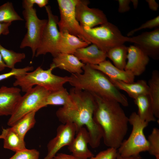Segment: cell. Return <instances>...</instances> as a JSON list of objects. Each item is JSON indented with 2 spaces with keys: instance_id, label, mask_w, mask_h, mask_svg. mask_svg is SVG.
<instances>
[{
  "instance_id": "6da1fadb",
  "label": "cell",
  "mask_w": 159,
  "mask_h": 159,
  "mask_svg": "<svg viewBox=\"0 0 159 159\" xmlns=\"http://www.w3.org/2000/svg\"><path fill=\"white\" fill-rule=\"evenodd\" d=\"M69 93L71 102L58 109L56 112L57 117L62 124H74L77 131L85 127L89 136L90 146L93 148H97L102 138L103 132L93 118L96 107L94 96L86 91L74 87L70 89Z\"/></svg>"
},
{
  "instance_id": "7a4b0ae2",
  "label": "cell",
  "mask_w": 159,
  "mask_h": 159,
  "mask_svg": "<svg viewBox=\"0 0 159 159\" xmlns=\"http://www.w3.org/2000/svg\"><path fill=\"white\" fill-rule=\"evenodd\" d=\"M92 95L96 102L93 118L102 129L104 143L117 150L127 132L128 117L118 102Z\"/></svg>"
},
{
  "instance_id": "3957f363",
  "label": "cell",
  "mask_w": 159,
  "mask_h": 159,
  "mask_svg": "<svg viewBox=\"0 0 159 159\" xmlns=\"http://www.w3.org/2000/svg\"><path fill=\"white\" fill-rule=\"evenodd\" d=\"M82 69V74H72L69 77V82L73 87L117 102L125 107L128 105L126 97L105 75L88 64H85Z\"/></svg>"
},
{
  "instance_id": "277c9868",
  "label": "cell",
  "mask_w": 159,
  "mask_h": 159,
  "mask_svg": "<svg viewBox=\"0 0 159 159\" xmlns=\"http://www.w3.org/2000/svg\"><path fill=\"white\" fill-rule=\"evenodd\" d=\"M54 69L51 66L46 70L39 67L33 71L27 72L22 76L14 77L16 80L13 86H19L21 90L25 92L36 85L43 87L50 92L59 90L63 87L65 83L69 82L70 77L53 74L52 71Z\"/></svg>"
},
{
  "instance_id": "5b68a950",
  "label": "cell",
  "mask_w": 159,
  "mask_h": 159,
  "mask_svg": "<svg viewBox=\"0 0 159 159\" xmlns=\"http://www.w3.org/2000/svg\"><path fill=\"white\" fill-rule=\"evenodd\" d=\"M82 28L86 42L106 52L129 41V37L123 36L117 26L108 21L98 26Z\"/></svg>"
},
{
  "instance_id": "8992f818",
  "label": "cell",
  "mask_w": 159,
  "mask_h": 159,
  "mask_svg": "<svg viewBox=\"0 0 159 159\" xmlns=\"http://www.w3.org/2000/svg\"><path fill=\"white\" fill-rule=\"evenodd\" d=\"M128 119L129 123L132 126L131 132L117 149L118 153L123 157L139 155L141 152L148 151L149 149L144 132L148 123L141 120L135 112H132Z\"/></svg>"
},
{
  "instance_id": "52a82bcc",
  "label": "cell",
  "mask_w": 159,
  "mask_h": 159,
  "mask_svg": "<svg viewBox=\"0 0 159 159\" xmlns=\"http://www.w3.org/2000/svg\"><path fill=\"white\" fill-rule=\"evenodd\" d=\"M50 92L44 87L39 85L34 87L21 96L13 114L7 122L12 127L27 114L37 112L46 107V101Z\"/></svg>"
},
{
  "instance_id": "ba28073f",
  "label": "cell",
  "mask_w": 159,
  "mask_h": 159,
  "mask_svg": "<svg viewBox=\"0 0 159 159\" xmlns=\"http://www.w3.org/2000/svg\"><path fill=\"white\" fill-rule=\"evenodd\" d=\"M22 7L24 9L22 14L26 21L25 27L27 32L21 43L20 48L23 49L29 47L33 58L35 56L48 20L39 19L35 8L29 6L24 0Z\"/></svg>"
},
{
  "instance_id": "9c48e42d",
  "label": "cell",
  "mask_w": 159,
  "mask_h": 159,
  "mask_svg": "<svg viewBox=\"0 0 159 159\" xmlns=\"http://www.w3.org/2000/svg\"><path fill=\"white\" fill-rule=\"evenodd\" d=\"M48 19L35 56L50 53L54 57L58 54V45L60 32L57 28L58 17L54 14L50 6H45Z\"/></svg>"
},
{
  "instance_id": "30bf717a",
  "label": "cell",
  "mask_w": 159,
  "mask_h": 159,
  "mask_svg": "<svg viewBox=\"0 0 159 159\" xmlns=\"http://www.w3.org/2000/svg\"><path fill=\"white\" fill-rule=\"evenodd\" d=\"M57 1L60 14V19L58 23L59 32H67L86 42L82 27L76 17L75 7L77 0H57Z\"/></svg>"
},
{
  "instance_id": "8fae6325",
  "label": "cell",
  "mask_w": 159,
  "mask_h": 159,
  "mask_svg": "<svg viewBox=\"0 0 159 159\" xmlns=\"http://www.w3.org/2000/svg\"><path fill=\"white\" fill-rule=\"evenodd\" d=\"M90 1L77 0L75 7L76 19L82 27L92 28L108 22L106 15L101 10L90 8Z\"/></svg>"
},
{
  "instance_id": "7c38bea8",
  "label": "cell",
  "mask_w": 159,
  "mask_h": 159,
  "mask_svg": "<svg viewBox=\"0 0 159 159\" xmlns=\"http://www.w3.org/2000/svg\"><path fill=\"white\" fill-rule=\"evenodd\" d=\"M77 132L76 127L72 123H62L59 125L56 136L47 145V153L43 159H52L62 148L68 146L71 143Z\"/></svg>"
},
{
  "instance_id": "4fadbf2b",
  "label": "cell",
  "mask_w": 159,
  "mask_h": 159,
  "mask_svg": "<svg viewBox=\"0 0 159 159\" xmlns=\"http://www.w3.org/2000/svg\"><path fill=\"white\" fill-rule=\"evenodd\" d=\"M128 42L132 43L146 54L154 60L159 58V28L130 37Z\"/></svg>"
},
{
  "instance_id": "5bb4252c",
  "label": "cell",
  "mask_w": 159,
  "mask_h": 159,
  "mask_svg": "<svg viewBox=\"0 0 159 159\" xmlns=\"http://www.w3.org/2000/svg\"><path fill=\"white\" fill-rule=\"evenodd\" d=\"M127 60L124 70L138 76L145 71L149 57L138 48L131 45L128 47Z\"/></svg>"
},
{
  "instance_id": "9a60e30c",
  "label": "cell",
  "mask_w": 159,
  "mask_h": 159,
  "mask_svg": "<svg viewBox=\"0 0 159 159\" xmlns=\"http://www.w3.org/2000/svg\"><path fill=\"white\" fill-rule=\"evenodd\" d=\"M21 89L3 86L0 88V116L11 115L21 97Z\"/></svg>"
},
{
  "instance_id": "2e32d148",
  "label": "cell",
  "mask_w": 159,
  "mask_h": 159,
  "mask_svg": "<svg viewBox=\"0 0 159 159\" xmlns=\"http://www.w3.org/2000/svg\"><path fill=\"white\" fill-rule=\"evenodd\" d=\"M68 149L72 154L78 159H89L94 156L89 149L90 139L88 131L85 127L80 128Z\"/></svg>"
},
{
  "instance_id": "e0dca14e",
  "label": "cell",
  "mask_w": 159,
  "mask_h": 159,
  "mask_svg": "<svg viewBox=\"0 0 159 159\" xmlns=\"http://www.w3.org/2000/svg\"><path fill=\"white\" fill-rule=\"evenodd\" d=\"M85 64L74 54L59 53L53 57L50 66L54 69L57 68L72 74H80L83 72L82 68Z\"/></svg>"
},
{
  "instance_id": "ac0fdd59",
  "label": "cell",
  "mask_w": 159,
  "mask_h": 159,
  "mask_svg": "<svg viewBox=\"0 0 159 159\" xmlns=\"http://www.w3.org/2000/svg\"><path fill=\"white\" fill-rule=\"evenodd\" d=\"M74 55L84 64L91 65L98 64L107 57L106 52L93 44L77 49Z\"/></svg>"
},
{
  "instance_id": "d6986e66",
  "label": "cell",
  "mask_w": 159,
  "mask_h": 159,
  "mask_svg": "<svg viewBox=\"0 0 159 159\" xmlns=\"http://www.w3.org/2000/svg\"><path fill=\"white\" fill-rule=\"evenodd\" d=\"M90 65L93 68L102 72L110 79L127 83L134 82V75L124 70L117 68L109 60H106L98 64Z\"/></svg>"
},
{
  "instance_id": "ffe728a7",
  "label": "cell",
  "mask_w": 159,
  "mask_h": 159,
  "mask_svg": "<svg viewBox=\"0 0 159 159\" xmlns=\"http://www.w3.org/2000/svg\"><path fill=\"white\" fill-rule=\"evenodd\" d=\"M60 33L58 48V54H74L77 49L87 47L90 44L67 32Z\"/></svg>"
},
{
  "instance_id": "44dd1931",
  "label": "cell",
  "mask_w": 159,
  "mask_h": 159,
  "mask_svg": "<svg viewBox=\"0 0 159 159\" xmlns=\"http://www.w3.org/2000/svg\"><path fill=\"white\" fill-rule=\"evenodd\" d=\"M110 80L118 89L125 91L130 97L134 100L140 96L149 95V86L146 82L144 80H140L135 82L127 83L120 80Z\"/></svg>"
},
{
  "instance_id": "7402d4cb",
  "label": "cell",
  "mask_w": 159,
  "mask_h": 159,
  "mask_svg": "<svg viewBox=\"0 0 159 159\" xmlns=\"http://www.w3.org/2000/svg\"><path fill=\"white\" fill-rule=\"evenodd\" d=\"M134 100L138 109V114L141 120L148 123L156 121L149 95L140 96Z\"/></svg>"
},
{
  "instance_id": "603a6c76",
  "label": "cell",
  "mask_w": 159,
  "mask_h": 159,
  "mask_svg": "<svg viewBox=\"0 0 159 159\" xmlns=\"http://www.w3.org/2000/svg\"><path fill=\"white\" fill-rule=\"evenodd\" d=\"M149 88V95L152 104L154 115L159 118V72L157 70L152 72L151 77L148 84Z\"/></svg>"
},
{
  "instance_id": "cb8c5ba5",
  "label": "cell",
  "mask_w": 159,
  "mask_h": 159,
  "mask_svg": "<svg viewBox=\"0 0 159 159\" xmlns=\"http://www.w3.org/2000/svg\"><path fill=\"white\" fill-rule=\"evenodd\" d=\"M3 147L15 152L26 149L24 139L14 131L11 127L4 129Z\"/></svg>"
},
{
  "instance_id": "d4e9b609",
  "label": "cell",
  "mask_w": 159,
  "mask_h": 159,
  "mask_svg": "<svg viewBox=\"0 0 159 159\" xmlns=\"http://www.w3.org/2000/svg\"><path fill=\"white\" fill-rule=\"evenodd\" d=\"M128 47L124 44L114 47L107 52V57L113 65L119 69L124 70L126 63Z\"/></svg>"
},
{
  "instance_id": "484cf974",
  "label": "cell",
  "mask_w": 159,
  "mask_h": 159,
  "mask_svg": "<svg viewBox=\"0 0 159 159\" xmlns=\"http://www.w3.org/2000/svg\"><path fill=\"white\" fill-rule=\"evenodd\" d=\"M36 111L30 112L21 118L11 127L21 137L24 139L26 133L33 127L36 123Z\"/></svg>"
},
{
  "instance_id": "4316f807",
  "label": "cell",
  "mask_w": 159,
  "mask_h": 159,
  "mask_svg": "<svg viewBox=\"0 0 159 159\" xmlns=\"http://www.w3.org/2000/svg\"><path fill=\"white\" fill-rule=\"evenodd\" d=\"M71 98L66 88L64 87L57 90L50 92L46 101V106L48 105L65 106L71 102Z\"/></svg>"
},
{
  "instance_id": "83f0119b",
  "label": "cell",
  "mask_w": 159,
  "mask_h": 159,
  "mask_svg": "<svg viewBox=\"0 0 159 159\" xmlns=\"http://www.w3.org/2000/svg\"><path fill=\"white\" fill-rule=\"evenodd\" d=\"M0 53L7 67L11 69L14 68L16 63L21 62L26 57L24 53H17L8 49L0 44Z\"/></svg>"
},
{
  "instance_id": "f1b7e54d",
  "label": "cell",
  "mask_w": 159,
  "mask_h": 159,
  "mask_svg": "<svg viewBox=\"0 0 159 159\" xmlns=\"http://www.w3.org/2000/svg\"><path fill=\"white\" fill-rule=\"evenodd\" d=\"M24 20L15 11L12 3L8 2L0 6V23Z\"/></svg>"
},
{
  "instance_id": "f546056e",
  "label": "cell",
  "mask_w": 159,
  "mask_h": 159,
  "mask_svg": "<svg viewBox=\"0 0 159 159\" xmlns=\"http://www.w3.org/2000/svg\"><path fill=\"white\" fill-rule=\"evenodd\" d=\"M149 144L148 151L155 158L159 157V130L154 128L147 139Z\"/></svg>"
},
{
  "instance_id": "4dcf8cb0",
  "label": "cell",
  "mask_w": 159,
  "mask_h": 159,
  "mask_svg": "<svg viewBox=\"0 0 159 159\" xmlns=\"http://www.w3.org/2000/svg\"><path fill=\"white\" fill-rule=\"evenodd\" d=\"M15 153L9 159H39V152L35 149L26 148Z\"/></svg>"
},
{
  "instance_id": "1f68e13d",
  "label": "cell",
  "mask_w": 159,
  "mask_h": 159,
  "mask_svg": "<svg viewBox=\"0 0 159 159\" xmlns=\"http://www.w3.org/2000/svg\"><path fill=\"white\" fill-rule=\"evenodd\" d=\"M34 67L32 66H28L21 68H14L9 72L0 74V82L13 76H22L26 73L32 71Z\"/></svg>"
},
{
  "instance_id": "d6a6232c",
  "label": "cell",
  "mask_w": 159,
  "mask_h": 159,
  "mask_svg": "<svg viewBox=\"0 0 159 159\" xmlns=\"http://www.w3.org/2000/svg\"><path fill=\"white\" fill-rule=\"evenodd\" d=\"M159 26V16L147 21L138 27L129 32L127 34L128 37L132 35L135 32L145 29H153L158 27Z\"/></svg>"
},
{
  "instance_id": "836d02e7",
  "label": "cell",
  "mask_w": 159,
  "mask_h": 159,
  "mask_svg": "<svg viewBox=\"0 0 159 159\" xmlns=\"http://www.w3.org/2000/svg\"><path fill=\"white\" fill-rule=\"evenodd\" d=\"M117 155V149L109 148L100 152L95 156L94 155L89 159H116Z\"/></svg>"
},
{
  "instance_id": "e575fe53",
  "label": "cell",
  "mask_w": 159,
  "mask_h": 159,
  "mask_svg": "<svg viewBox=\"0 0 159 159\" xmlns=\"http://www.w3.org/2000/svg\"><path fill=\"white\" fill-rule=\"evenodd\" d=\"M119 3L118 11L120 13H124L127 12L130 10V0H118Z\"/></svg>"
},
{
  "instance_id": "d590c367",
  "label": "cell",
  "mask_w": 159,
  "mask_h": 159,
  "mask_svg": "<svg viewBox=\"0 0 159 159\" xmlns=\"http://www.w3.org/2000/svg\"><path fill=\"white\" fill-rule=\"evenodd\" d=\"M24 1L30 6H33L35 4H37L39 7H45L48 4V0H24Z\"/></svg>"
},
{
  "instance_id": "8d00e7d4",
  "label": "cell",
  "mask_w": 159,
  "mask_h": 159,
  "mask_svg": "<svg viewBox=\"0 0 159 159\" xmlns=\"http://www.w3.org/2000/svg\"><path fill=\"white\" fill-rule=\"evenodd\" d=\"M11 23H0V35H7L9 33V27Z\"/></svg>"
},
{
  "instance_id": "74e56055",
  "label": "cell",
  "mask_w": 159,
  "mask_h": 159,
  "mask_svg": "<svg viewBox=\"0 0 159 159\" xmlns=\"http://www.w3.org/2000/svg\"><path fill=\"white\" fill-rule=\"evenodd\" d=\"M52 159H78L73 155L63 153H57Z\"/></svg>"
},
{
  "instance_id": "f35d334b",
  "label": "cell",
  "mask_w": 159,
  "mask_h": 159,
  "mask_svg": "<svg viewBox=\"0 0 159 159\" xmlns=\"http://www.w3.org/2000/svg\"><path fill=\"white\" fill-rule=\"evenodd\" d=\"M149 8L153 11H156L159 7L158 4L154 0H146Z\"/></svg>"
},
{
  "instance_id": "ab89813d",
  "label": "cell",
  "mask_w": 159,
  "mask_h": 159,
  "mask_svg": "<svg viewBox=\"0 0 159 159\" xmlns=\"http://www.w3.org/2000/svg\"><path fill=\"white\" fill-rule=\"evenodd\" d=\"M116 159H142L140 155L128 157H123L118 153Z\"/></svg>"
},
{
  "instance_id": "60d3db41",
  "label": "cell",
  "mask_w": 159,
  "mask_h": 159,
  "mask_svg": "<svg viewBox=\"0 0 159 159\" xmlns=\"http://www.w3.org/2000/svg\"><path fill=\"white\" fill-rule=\"evenodd\" d=\"M7 66L5 63L0 53V72L4 70Z\"/></svg>"
},
{
  "instance_id": "b9f144b4",
  "label": "cell",
  "mask_w": 159,
  "mask_h": 159,
  "mask_svg": "<svg viewBox=\"0 0 159 159\" xmlns=\"http://www.w3.org/2000/svg\"><path fill=\"white\" fill-rule=\"evenodd\" d=\"M131 2H132L135 9L137 8L138 3V1L136 0H130Z\"/></svg>"
},
{
  "instance_id": "7bdbcfd3",
  "label": "cell",
  "mask_w": 159,
  "mask_h": 159,
  "mask_svg": "<svg viewBox=\"0 0 159 159\" xmlns=\"http://www.w3.org/2000/svg\"><path fill=\"white\" fill-rule=\"evenodd\" d=\"M4 137V134L2 132L1 134H0V139H3Z\"/></svg>"
},
{
  "instance_id": "ee69618b",
  "label": "cell",
  "mask_w": 159,
  "mask_h": 159,
  "mask_svg": "<svg viewBox=\"0 0 159 159\" xmlns=\"http://www.w3.org/2000/svg\"><path fill=\"white\" fill-rule=\"evenodd\" d=\"M155 159H159V157L155 158Z\"/></svg>"
}]
</instances>
